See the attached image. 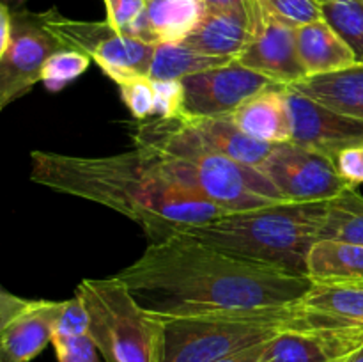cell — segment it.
<instances>
[{"label": "cell", "mask_w": 363, "mask_h": 362, "mask_svg": "<svg viewBox=\"0 0 363 362\" xmlns=\"http://www.w3.org/2000/svg\"><path fill=\"white\" fill-rule=\"evenodd\" d=\"M30 180L53 192L103 204L144 229L149 243L225 215L170 180L147 148L108 156L32 151Z\"/></svg>", "instance_id": "cell-2"}, {"label": "cell", "mask_w": 363, "mask_h": 362, "mask_svg": "<svg viewBox=\"0 0 363 362\" xmlns=\"http://www.w3.org/2000/svg\"><path fill=\"white\" fill-rule=\"evenodd\" d=\"M74 295L87 309L89 336L105 362H162L165 325L119 277L82 279Z\"/></svg>", "instance_id": "cell-6"}, {"label": "cell", "mask_w": 363, "mask_h": 362, "mask_svg": "<svg viewBox=\"0 0 363 362\" xmlns=\"http://www.w3.org/2000/svg\"><path fill=\"white\" fill-rule=\"evenodd\" d=\"M184 119L209 148L245 165L259 169L275 148V144L255 141L245 133L230 116L184 117Z\"/></svg>", "instance_id": "cell-19"}, {"label": "cell", "mask_w": 363, "mask_h": 362, "mask_svg": "<svg viewBox=\"0 0 363 362\" xmlns=\"http://www.w3.org/2000/svg\"><path fill=\"white\" fill-rule=\"evenodd\" d=\"M59 362H99L98 346L89 334L71 339L53 341Z\"/></svg>", "instance_id": "cell-32"}, {"label": "cell", "mask_w": 363, "mask_h": 362, "mask_svg": "<svg viewBox=\"0 0 363 362\" xmlns=\"http://www.w3.org/2000/svg\"><path fill=\"white\" fill-rule=\"evenodd\" d=\"M234 123L255 141L282 144L291 141V114L286 84H272L245 99L233 114Z\"/></svg>", "instance_id": "cell-16"}, {"label": "cell", "mask_w": 363, "mask_h": 362, "mask_svg": "<svg viewBox=\"0 0 363 362\" xmlns=\"http://www.w3.org/2000/svg\"><path fill=\"white\" fill-rule=\"evenodd\" d=\"M85 334H89L87 309H85L80 297L73 295L69 300H64V309L60 312L59 322H57L53 341L71 339V337L85 336Z\"/></svg>", "instance_id": "cell-30"}, {"label": "cell", "mask_w": 363, "mask_h": 362, "mask_svg": "<svg viewBox=\"0 0 363 362\" xmlns=\"http://www.w3.org/2000/svg\"><path fill=\"white\" fill-rule=\"evenodd\" d=\"M319 240L363 245V195L357 187L347 188L326 202Z\"/></svg>", "instance_id": "cell-24"}, {"label": "cell", "mask_w": 363, "mask_h": 362, "mask_svg": "<svg viewBox=\"0 0 363 362\" xmlns=\"http://www.w3.org/2000/svg\"><path fill=\"white\" fill-rule=\"evenodd\" d=\"M43 21L66 48L84 52L117 85L133 77H149L155 43L119 34L108 21H80L53 9L41 13Z\"/></svg>", "instance_id": "cell-7"}, {"label": "cell", "mask_w": 363, "mask_h": 362, "mask_svg": "<svg viewBox=\"0 0 363 362\" xmlns=\"http://www.w3.org/2000/svg\"><path fill=\"white\" fill-rule=\"evenodd\" d=\"M91 62L92 59L87 53L73 48H62L46 60L41 71V82L48 91L57 92L84 75Z\"/></svg>", "instance_id": "cell-27"}, {"label": "cell", "mask_w": 363, "mask_h": 362, "mask_svg": "<svg viewBox=\"0 0 363 362\" xmlns=\"http://www.w3.org/2000/svg\"><path fill=\"white\" fill-rule=\"evenodd\" d=\"M291 114V141L333 158L344 149L363 146V121L335 112L286 85Z\"/></svg>", "instance_id": "cell-12"}, {"label": "cell", "mask_w": 363, "mask_h": 362, "mask_svg": "<svg viewBox=\"0 0 363 362\" xmlns=\"http://www.w3.org/2000/svg\"><path fill=\"white\" fill-rule=\"evenodd\" d=\"M300 302L284 307L215 311L162 319V362H215L245 348L268 343L303 323Z\"/></svg>", "instance_id": "cell-5"}, {"label": "cell", "mask_w": 363, "mask_h": 362, "mask_svg": "<svg viewBox=\"0 0 363 362\" xmlns=\"http://www.w3.org/2000/svg\"><path fill=\"white\" fill-rule=\"evenodd\" d=\"M291 87L335 112L363 121V64L307 77Z\"/></svg>", "instance_id": "cell-17"}, {"label": "cell", "mask_w": 363, "mask_h": 362, "mask_svg": "<svg viewBox=\"0 0 363 362\" xmlns=\"http://www.w3.org/2000/svg\"><path fill=\"white\" fill-rule=\"evenodd\" d=\"M254 7H208L201 23L183 43L208 55L238 59L254 38Z\"/></svg>", "instance_id": "cell-15"}, {"label": "cell", "mask_w": 363, "mask_h": 362, "mask_svg": "<svg viewBox=\"0 0 363 362\" xmlns=\"http://www.w3.org/2000/svg\"><path fill=\"white\" fill-rule=\"evenodd\" d=\"M337 172L351 187L363 185V146L344 149L332 158Z\"/></svg>", "instance_id": "cell-33"}, {"label": "cell", "mask_w": 363, "mask_h": 362, "mask_svg": "<svg viewBox=\"0 0 363 362\" xmlns=\"http://www.w3.org/2000/svg\"><path fill=\"white\" fill-rule=\"evenodd\" d=\"M268 343H261V344H255V346L245 348V350L236 351V353L233 355H227V357L218 358V361L215 362H264Z\"/></svg>", "instance_id": "cell-34"}, {"label": "cell", "mask_w": 363, "mask_h": 362, "mask_svg": "<svg viewBox=\"0 0 363 362\" xmlns=\"http://www.w3.org/2000/svg\"><path fill=\"white\" fill-rule=\"evenodd\" d=\"M326 202H277L225 213L181 233L236 258L308 277V254L319 241Z\"/></svg>", "instance_id": "cell-4"}, {"label": "cell", "mask_w": 363, "mask_h": 362, "mask_svg": "<svg viewBox=\"0 0 363 362\" xmlns=\"http://www.w3.org/2000/svg\"><path fill=\"white\" fill-rule=\"evenodd\" d=\"M184 117L230 116L245 99L275 84L264 75L248 70L238 59L229 64L184 77Z\"/></svg>", "instance_id": "cell-11"}, {"label": "cell", "mask_w": 363, "mask_h": 362, "mask_svg": "<svg viewBox=\"0 0 363 362\" xmlns=\"http://www.w3.org/2000/svg\"><path fill=\"white\" fill-rule=\"evenodd\" d=\"M312 283L363 284V245L319 240L308 254Z\"/></svg>", "instance_id": "cell-20"}, {"label": "cell", "mask_w": 363, "mask_h": 362, "mask_svg": "<svg viewBox=\"0 0 363 362\" xmlns=\"http://www.w3.org/2000/svg\"><path fill=\"white\" fill-rule=\"evenodd\" d=\"M206 11L204 0H147L145 16L152 43H183L201 23Z\"/></svg>", "instance_id": "cell-22"}, {"label": "cell", "mask_w": 363, "mask_h": 362, "mask_svg": "<svg viewBox=\"0 0 363 362\" xmlns=\"http://www.w3.org/2000/svg\"><path fill=\"white\" fill-rule=\"evenodd\" d=\"M261 9L293 27L323 20L321 0H257Z\"/></svg>", "instance_id": "cell-28"}, {"label": "cell", "mask_w": 363, "mask_h": 362, "mask_svg": "<svg viewBox=\"0 0 363 362\" xmlns=\"http://www.w3.org/2000/svg\"><path fill=\"white\" fill-rule=\"evenodd\" d=\"M229 57H216L191 48L186 43H160L152 55L151 80H183L184 77L229 64Z\"/></svg>", "instance_id": "cell-23"}, {"label": "cell", "mask_w": 363, "mask_h": 362, "mask_svg": "<svg viewBox=\"0 0 363 362\" xmlns=\"http://www.w3.org/2000/svg\"><path fill=\"white\" fill-rule=\"evenodd\" d=\"M133 138L135 146L155 153L170 180L222 212H245L286 202L262 170L234 162L209 148L183 116L140 121Z\"/></svg>", "instance_id": "cell-3"}, {"label": "cell", "mask_w": 363, "mask_h": 362, "mask_svg": "<svg viewBox=\"0 0 363 362\" xmlns=\"http://www.w3.org/2000/svg\"><path fill=\"white\" fill-rule=\"evenodd\" d=\"M66 48L48 31L41 13L13 11L11 38L0 48V109L27 94L38 82L46 60Z\"/></svg>", "instance_id": "cell-8"}, {"label": "cell", "mask_w": 363, "mask_h": 362, "mask_svg": "<svg viewBox=\"0 0 363 362\" xmlns=\"http://www.w3.org/2000/svg\"><path fill=\"white\" fill-rule=\"evenodd\" d=\"M362 2H363V0H362Z\"/></svg>", "instance_id": "cell-39"}, {"label": "cell", "mask_w": 363, "mask_h": 362, "mask_svg": "<svg viewBox=\"0 0 363 362\" xmlns=\"http://www.w3.org/2000/svg\"><path fill=\"white\" fill-rule=\"evenodd\" d=\"M0 4L9 7L11 11H20L27 4V0H0Z\"/></svg>", "instance_id": "cell-36"}, {"label": "cell", "mask_w": 363, "mask_h": 362, "mask_svg": "<svg viewBox=\"0 0 363 362\" xmlns=\"http://www.w3.org/2000/svg\"><path fill=\"white\" fill-rule=\"evenodd\" d=\"M123 103L138 121L155 117V87L149 77H133L119 84Z\"/></svg>", "instance_id": "cell-29"}, {"label": "cell", "mask_w": 363, "mask_h": 362, "mask_svg": "<svg viewBox=\"0 0 363 362\" xmlns=\"http://www.w3.org/2000/svg\"><path fill=\"white\" fill-rule=\"evenodd\" d=\"M362 346L363 327H305L269 341L264 362H342Z\"/></svg>", "instance_id": "cell-14"}, {"label": "cell", "mask_w": 363, "mask_h": 362, "mask_svg": "<svg viewBox=\"0 0 363 362\" xmlns=\"http://www.w3.org/2000/svg\"><path fill=\"white\" fill-rule=\"evenodd\" d=\"M255 31L238 60L275 84L293 85L307 78L296 45V27L269 16L255 0Z\"/></svg>", "instance_id": "cell-13"}, {"label": "cell", "mask_w": 363, "mask_h": 362, "mask_svg": "<svg viewBox=\"0 0 363 362\" xmlns=\"http://www.w3.org/2000/svg\"><path fill=\"white\" fill-rule=\"evenodd\" d=\"M211 9H225V7H254V0H204Z\"/></svg>", "instance_id": "cell-35"}, {"label": "cell", "mask_w": 363, "mask_h": 362, "mask_svg": "<svg viewBox=\"0 0 363 362\" xmlns=\"http://www.w3.org/2000/svg\"><path fill=\"white\" fill-rule=\"evenodd\" d=\"M296 45L307 77L332 73L357 64L350 46L325 20L296 27Z\"/></svg>", "instance_id": "cell-18"}, {"label": "cell", "mask_w": 363, "mask_h": 362, "mask_svg": "<svg viewBox=\"0 0 363 362\" xmlns=\"http://www.w3.org/2000/svg\"><path fill=\"white\" fill-rule=\"evenodd\" d=\"M152 87H155V117H179L183 114V82L152 80Z\"/></svg>", "instance_id": "cell-31"}, {"label": "cell", "mask_w": 363, "mask_h": 362, "mask_svg": "<svg viewBox=\"0 0 363 362\" xmlns=\"http://www.w3.org/2000/svg\"><path fill=\"white\" fill-rule=\"evenodd\" d=\"M116 277L160 319L284 307L298 304L312 287L308 277L236 258L181 231L149 243Z\"/></svg>", "instance_id": "cell-1"}, {"label": "cell", "mask_w": 363, "mask_h": 362, "mask_svg": "<svg viewBox=\"0 0 363 362\" xmlns=\"http://www.w3.org/2000/svg\"><path fill=\"white\" fill-rule=\"evenodd\" d=\"M346 362H363V346L358 348V350L354 351V353L351 355Z\"/></svg>", "instance_id": "cell-37"}, {"label": "cell", "mask_w": 363, "mask_h": 362, "mask_svg": "<svg viewBox=\"0 0 363 362\" xmlns=\"http://www.w3.org/2000/svg\"><path fill=\"white\" fill-rule=\"evenodd\" d=\"M103 2H105L106 21L110 27L116 28L119 34L152 43L147 16H145L147 0H103Z\"/></svg>", "instance_id": "cell-26"}, {"label": "cell", "mask_w": 363, "mask_h": 362, "mask_svg": "<svg viewBox=\"0 0 363 362\" xmlns=\"http://www.w3.org/2000/svg\"><path fill=\"white\" fill-rule=\"evenodd\" d=\"M64 300H28L0 291V362H28L53 341Z\"/></svg>", "instance_id": "cell-10"}, {"label": "cell", "mask_w": 363, "mask_h": 362, "mask_svg": "<svg viewBox=\"0 0 363 362\" xmlns=\"http://www.w3.org/2000/svg\"><path fill=\"white\" fill-rule=\"evenodd\" d=\"M323 20L344 39L357 62L363 64V2L362 0H321Z\"/></svg>", "instance_id": "cell-25"}, {"label": "cell", "mask_w": 363, "mask_h": 362, "mask_svg": "<svg viewBox=\"0 0 363 362\" xmlns=\"http://www.w3.org/2000/svg\"><path fill=\"white\" fill-rule=\"evenodd\" d=\"M300 305L328 323L363 327V284L312 283Z\"/></svg>", "instance_id": "cell-21"}, {"label": "cell", "mask_w": 363, "mask_h": 362, "mask_svg": "<svg viewBox=\"0 0 363 362\" xmlns=\"http://www.w3.org/2000/svg\"><path fill=\"white\" fill-rule=\"evenodd\" d=\"M259 170L286 202H326L351 188L337 172L332 158L293 142L275 144Z\"/></svg>", "instance_id": "cell-9"}, {"label": "cell", "mask_w": 363, "mask_h": 362, "mask_svg": "<svg viewBox=\"0 0 363 362\" xmlns=\"http://www.w3.org/2000/svg\"><path fill=\"white\" fill-rule=\"evenodd\" d=\"M346 361H347V358H346ZM346 361H342V362H346Z\"/></svg>", "instance_id": "cell-38"}]
</instances>
